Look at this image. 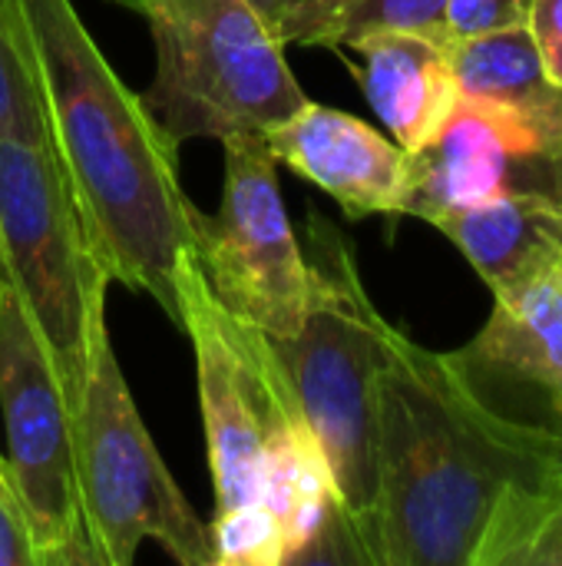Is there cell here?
Returning a JSON list of instances; mask_svg holds the SVG:
<instances>
[{"label":"cell","instance_id":"cell-1","mask_svg":"<svg viewBox=\"0 0 562 566\" xmlns=\"http://www.w3.org/2000/svg\"><path fill=\"white\" fill-rule=\"evenodd\" d=\"M46 149L109 282L146 292L176 325V262L195 202L179 146L103 56L73 0H10Z\"/></svg>","mask_w":562,"mask_h":566},{"label":"cell","instance_id":"cell-2","mask_svg":"<svg viewBox=\"0 0 562 566\" xmlns=\"http://www.w3.org/2000/svg\"><path fill=\"white\" fill-rule=\"evenodd\" d=\"M374 461L378 566H470L510 484L562 481V438L494 415L447 355L388 322Z\"/></svg>","mask_w":562,"mask_h":566},{"label":"cell","instance_id":"cell-3","mask_svg":"<svg viewBox=\"0 0 562 566\" xmlns=\"http://www.w3.org/2000/svg\"><path fill=\"white\" fill-rule=\"evenodd\" d=\"M308 308L301 328L272 338L298 405L328 458L358 564L378 566V365L388 318L371 302L351 239L308 212Z\"/></svg>","mask_w":562,"mask_h":566},{"label":"cell","instance_id":"cell-4","mask_svg":"<svg viewBox=\"0 0 562 566\" xmlns=\"http://www.w3.org/2000/svg\"><path fill=\"white\" fill-rule=\"evenodd\" d=\"M156 50L142 103L176 146L265 133L308 103L285 43L252 0H113Z\"/></svg>","mask_w":562,"mask_h":566},{"label":"cell","instance_id":"cell-5","mask_svg":"<svg viewBox=\"0 0 562 566\" xmlns=\"http://www.w3.org/2000/svg\"><path fill=\"white\" fill-rule=\"evenodd\" d=\"M76 474L99 566H129L146 541L176 564H212L209 524L166 468L119 368L106 308L93 318L83 391L73 405Z\"/></svg>","mask_w":562,"mask_h":566},{"label":"cell","instance_id":"cell-6","mask_svg":"<svg viewBox=\"0 0 562 566\" xmlns=\"http://www.w3.org/2000/svg\"><path fill=\"white\" fill-rule=\"evenodd\" d=\"M0 279L43 342L73 411L86 378L89 328L113 282L50 149L10 136H0Z\"/></svg>","mask_w":562,"mask_h":566},{"label":"cell","instance_id":"cell-7","mask_svg":"<svg viewBox=\"0 0 562 566\" xmlns=\"http://www.w3.org/2000/svg\"><path fill=\"white\" fill-rule=\"evenodd\" d=\"M176 328L195 358L215 511L258 504L265 448L308 418L272 338L215 298L192 245L176 262Z\"/></svg>","mask_w":562,"mask_h":566},{"label":"cell","instance_id":"cell-8","mask_svg":"<svg viewBox=\"0 0 562 566\" xmlns=\"http://www.w3.org/2000/svg\"><path fill=\"white\" fill-rule=\"evenodd\" d=\"M0 411L7 471L36 566H99L76 474L73 411L13 289L0 279Z\"/></svg>","mask_w":562,"mask_h":566},{"label":"cell","instance_id":"cell-9","mask_svg":"<svg viewBox=\"0 0 562 566\" xmlns=\"http://www.w3.org/2000/svg\"><path fill=\"white\" fill-rule=\"evenodd\" d=\"M225 182L215 216L192 209V252L215 298L268 338L301 328L308 308V255L288 219L278 163L262 133L222 139Z\"/></svg>","mask_w":562,"mask_h":566},{"label":"cell","instance_id":"cell-10","mask_svg":"<svg viewBox=\"0 0 562 566\" xmlns=\"http://www.w3.org/2000/svg\"><path fill=\"white\" fill-rule=\"evenodd\" d=\"M562 146L537 123L460 96L444 126L407 153V196L401 216L441 222L507 189L560 196Z\"/></svg>","mask_w":562,"mask_h":566},{"label":"cell","instance_id":"cell-11","mask_svg":"<svg viewBox=\"0 0 562 566\" xmlns=\"http://www.w3.org/2000/svg\"><path fill=\"white\" fill-rule=\"evenodd\" d=\"M447 358L484 408L562 438V262L494 295L487 325Z\"/></svg>","mask_w":562,"mask_h":566},{"label":"cell","instance_id":"cell-12","mask_svg":"<svg viewBox=\"0 0 562 566\" xmlns=\"http://www.w3.org/2000/svg\"><path fill=\"white\" fill-rule=\"evenodd\" d=\"M262 139L278 166L331 196L348 219L404 212L407 153L371 123L308 99Z\"/></svg>","mask_w":562,"mask_h":566},{"label":"cell","instance_id":"cell-13","mask_svg":"<svg viewBox=\"0 0 562 566\" xmlns=\"http://www.w3.org/2000/svg\"><path fill=\"white\" fill-rule=\"evenodd\" d=\"M341 50H354L361 56V66L354 70L358 83L404 153L421 149L460 99L447 43L424 33L374 30L354 36Z\"/></svg>","mask_w":562,"mask_h":566},{"label":"cell","instance_id":"cell-14","mask_svg":"<svg viewBox=\"0 0 562 566\" xmlns=\"http://www.w3.org/2000/svg\"><path fill=\"white\" fill-rule=\"evenodd\" d=\"M477 269L494 295L562 262V199L543 189H507L434 222Z\"/></svg>","mask_w":562,"mask_h":566},{"label":"cell","instance_id":"cell-15","mask_svg":"<svg viewBox=\"0 0 562 566\" xmlns=\"http://www.w3.org/2000/svg\"><path fill=\"white\" fill-rule=\"evenodd\" d=\"M447 53L460 96L503 106L547 129L562 146V90L550 83L527 23L454 40Z\"/></svg>","mask_w":562,"mask_h":566},{"label":"cell","instance_id":"cell-16","mask_svg":"<svg viewBox=\"0 0 562 566\" xmlns=\"http://www.w3.org/2000/svg\"><path fill=\"white\" fill-rule=\"evenodd\" d=\"M470 566H562V481L510 484L484 524Z\"/></svg>","mask_w":562,"mask_h":566},{"label":"cell","instance_id":"cell-17","mask_svg":"<svg viewBox=\"0 0 562 566\" xmlns=\"http://www.w3.org/2000/svg\"><path fill=\"white\" fill-rule=\"evenodd\" d=\"M215 566H285L288 541L278 517L258 501L232 511H215L209 524Z\"/></svg>","mask_w":562,"mask_h":566},{"label":"cell","instance_id":"cell-18","mask_svg":"<svg viewBox=\"0 0 562 566\" xmlns=\"http://www.w3.org/2000/svg\"><path fill=\"white\" fill-rule=\"evenodd\" d=\"M0 136L46 146L43 113L20 50L10 0H0Z\"/></svg>","mask_w":562,"mask_h":566},{"label":"cell","instance_id":"cell-19","mask_svg":"<svg viewBox=\"0 0 562 566\" xmlns=\"http://www.w3.org/2000/svg\"><path fill=\"white\" fill-rule=\"evenodd\" d=\"M358 0H285L275 33L285 46H331L341 17Z\"/></svg>","mask_w":562,"mask_h":566},{"label":"cell","instance_id":"cell-20","mask_svg":"<svg viewBox=\"0 0 562 566\" xmlns=\"http://www.w3.org/2000/svg\"><path fill=\"white\" fill-rule=\"evenodd\" d=\"M530 3L533 0H447V36L454 43L494 30L523 27L530 20Z\"/></svg>","mask_w":562,"mask_h":566},{"label":"cell","instance_id":"cell-21","mask_svg":"<svg viewBox=\"0 0 562 566\" xmlns=\"http://www.w3.org/2000/svg\"><path fill=\"white\" fill-rule=\"evenodd\" d=\"M0 566H36L26 517L17 501L3 454H0Z\"/></svg>","mask_w":562,"mask_h":566},{"label":"cell","instance_id":"cell-22","mask_svg":"<svg viewBox=\"0 0 562 566\" xmlns=\"http://www.w3.org/2000/svg\"><path fill=\"white\" fill-rule=\"evenodd\" d=\"M527 27L533 33L550 83L562 90V0H533Z\"/></svg>","mask_w":562,"mask_h":566},{"label":"cell","instance_id":"cell-23","mask_svg":"<svg viewBox=\"0 0 562 566\" xmlns=\"http://www.w3.org/2000/svg\"><path fill=\"white\" fill-rule=\"evenodd\" d=\"M282 3H285V0H252V7H255V10H258V13H262L268 23H272V27H275V20H278V10H282Z\"/></svg>","mask_w":562,"mask_h":566},{"label":"cell","instance_id":"cell-24","mask_svg":"<svg viewBox=\"0 0 562 566\" xmlns=\"http://www.w3.org/2000/svg\"><path fill=\"white\" fill-rule=\"evenodd\" d=\"M560 199H562V156H560Z\"/></svg>","mask_w":562,"mask_h":566}]
</instances>
